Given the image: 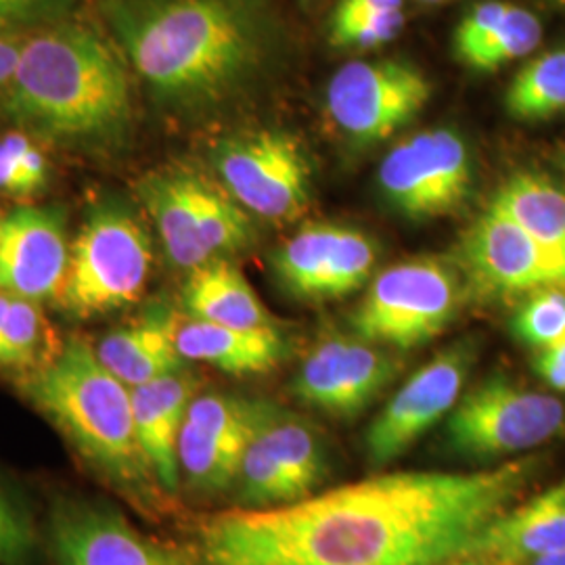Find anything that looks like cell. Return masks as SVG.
Listing matches in <instances>:
<instances>
[{"mask_svg":"<svg viewBox=\"0 0 565 565\" xmlns=\"http://www.w3.org/2000/svg\"><path fill=\"white\" fill-rule=\"evenodd\" d=\"M534 459L478 471H394L200 525L205 565H448L522 494Z\"/></svg>","mask_w":565,"mask_h":565,"instance_id":"6da1fadb","label":"cell"},{"mask_svg":"<svg viewBox=\"0 0 565 565\" xmlns=\"http://www.w3.org/2000/svg\"><path fill=\"white\" fill-rule=\"evenodd\" d=\"M99 13L153 97L179 109L223 102L266 53L260 0H99Z\"/></svg>","mask_w":565,"mask_h":565,"instance_id":"7a4b0ae2","label":"cell"},{"mask_svg":"<svg viewBox=\"0 0 565 565\" xmlns=\"http://www.w3.org/2000/svg\"><path fill=\"white\" fill-rule=\"evenodd\" d=\"M4 114L82 151H114L132 132V84L118 44L81 21L28 34Z\"/></svg>","mask_w":565,"mask_h":565,"instance_id":"3957f363","label":"cell"},{"mask_svg":"<svg viewBox=\"0 0 565 565\" xmlns=\"http://www.w3.org/2000/svg\"><path fill=\"white\" fill-rule=\"evenodd\" d=\"M21 392L107 484L139 507L156 505L160 482L137 436L130 387L90 343L70 340L21 380Z\"/></svg>","mask_w":565,"mask_h":565,"instance_id":"277c9868","label":"cell"},{"mask_svg":"<svg viewBox=\"0 0 565 565\" xmlns=\"http://www.w3.org/2000/svg\"><path fill=\"white\" fill-rule=\"evenodd\" d=\"M151 239L121 203L93 207L70 249L61 308L93 319L137 302L151 273Z\"/></svg>","mask_w":565,"mask_h":565,"instance_id":"5b68a950","label":"cell"},{"mask_svg":"<svg viewBox=\"0 0 565 565\" xmlns=\"http://www.w3.org/2000/svg\"><path fill=\"white\" fill-rule=\"evenodd\" d=\"M461 285L440 260L419 258L385 268L356 306L352 327L366 342L413 350L431 342L455 319Z\"/></svg>","mask_w":565,"mask_h":565,"instance_id":"8992f818","label":"cell"},{"mask_svg":"<svg viewBox=\"0 0 565 565\" xmlns=\"http://www.w3.org/2000/svg\"><path fill=\"white\" fill-rule=\"evenodd\" d=\"M564 427L559 398L492 377L459 398L450 411L446 438L457 455L490 461L545 445Z\"/></svg>","mask_w":565,"mask_h":565,"instance_id":"52a82bcc","label":"cell"},{"mask_svg":"<svg viewBox=\"0 0 565 565\" xmlns=\"http://www.w3.org/2000/svg\"><path fill=\"white\" fill-rule=\"evenodd\" d=\"M214 166L228 195L266 221H296L310 203V163L298 141L279 130L224 139Z\"/></svg>","mask_w":565,"mask_h":565,"instance_id":"ba28073f","label":"cell"},{"mask_svg":"<svg viewBox=\"0 0 565 565\" xmlns=\"http://www.w3.org/2000/svg\"><path fill=\"white\" fill-rule=\"evenodd\" d=\"M431 84L403 61H354L327 86V114L352 141H384L417 118Z\"/></svg>","mask_w":565,"mask_h":565,"instance_id":"9c48e42d","label":"cell"},{"mask_svg":"<svg viewBox=\"0 0 565 565\" xmlns=\"http://www.w3.org/2000/svg\"><path fill=\"white\" fill-rule=\"evenodd\" d=\"M380 184L390 203L411 218L452 212L471 186L463 139L450 130H425L406 139L385 156Z\"/></svg>","mask_w":565,"mask_h":565,"instance_id":"30bf717a","label":"cell"},{"mask_svg":"<svg viewBox=\"0 0 565 565\" xmlns=\"http://www.w3.org/2000/svg\"><path fill=\"white\" fill-rule=\"evenodd\" d=\"M471 366V345L457 343L415 371L364 436L366 459L384 467L415 445L457 406Z\"/></svg>","mask_w":565,"mask_h":565,"instance_id":"8fae6325","label":"cell"},{"mask_svg":"<svg viewBox=\"0 0 565 565\" xmlns=\"http://www.w3.org/2000/svg\"><path fill=\"white\" fill-rule=\"evenodd\" d=\"M270 406L226 394L195 396L179 438V463L189 484L200 492H223L235 484L245 448Z\"/></svg>","mask_w":565,"mask_h":565,"instance_id":"7c38bea8","label":"cell"},{"mask_svg":"<svg viewBox=\"0 0 565 565\" xmlns=\"http://www.w3.org/2000/svg\"><path fill=\"white\" fill-rule=\"evenodd\" d=\"M398 369L394 356L363 338L335 335L306 356L291 390L329 417L352 419L384 392Z\"/></svg>","mask_w":565,"mask_h":565,"instance_id":"4fadbf2b","label":"cell"},{"mask_svg":"<svg viewBox=\"0 0 565 565\" xmlns=\"http://www.w3.org/2000/svg\"><path fill=\"white\" fill-rule=\"evenodd\" d=\"M377 260L375 243L361 231L312 224L273 258L285 289L303 300H335L359 291Z\"/></svg>","mask_w":565,"mask_h":565,"instance_id":"5bb4252c","label":"cell"},{"mask_svg":"<svg viewBox=\"0 0 565 565\" xmlns=\"http://www.w3.org/2000/svg\"><path fill=\"white\" fill-rule=\"evenodd\" d=\"M60 565H200L189 553L141 534L120 513L93 503H61L51 520Z\"/></svg>","mask_w":565,"mask_h":565,"instance_id":"9a60e30c","label":"cell"},{"mask_svg":"<svg viewBox=\"0 0 565 565\" xmlns=\"http://www.w3.org/2000/svg\"><path fill=\"white\" fill-rule=\"evenodd\" d=\"M463 256L476 281L497 294L565 287V256L492 207L467 233Z\"/></svg>","mask_w":565,"mask_h":565,"instance_id":"2e32d148","label":"cell"},{"mask_svg":"<svg viewBox=\"0 0 565 565\" xmlns=\"http://www.w3.org/2000/svg\"><path fill=\"white\" fill-rule=\"evenodd\" d=\"M70 249L60 210L28 205L2 216L0 287L30 302H60Z\"/></svg>","mask_w":565,"mask_h":565,"instance_id":"e0dca14e","label":"cell"},{"mask_svg":"<svg viewBox=\"0 0 565 565\" xmlns=\"http://www.w3.org/2000/svg\"><path fill=\"white\" fill-rule=\"evenodd\" d=\"M565 548V478L522 505H511L476 539L465 557L527 565Z\"/></svg>","mask_w":565,"mask_h":565,"instance_id":"ac0fdd59","label":"cell"},{"mask_svg":"<svg viewBox=\"0 0 565 565\" xmlns=\"http://www.w3.org/2000/svg\"><path fill=\"white\" fill-rule=\"evenodd\" d=\"M195 392V377L182 371L153 380L149 384L130 387L135 427L142 452L166 492L179 490V438Z\"/></svg>","mask_w":565,"mask_h":565,"instance_id":"d6986e66","label":"cell"},{"mask_svg":"<svg viewBox=\"0 0 565 565\" xmlns=\"http://www.w3.org/2000/svg\"><path fill=\"white\" fill-rule=\"evenodd\" d=\"M174 335L184 361L212 364L233 375L273 371L289 352V343L277 327L237 329L189 319L177 323Z\"/></svg>","mask_w":565,"mask_h":565,"instance_id":"ffe728a7","label":"cell"},{"mask_svg":"<svg viewBox=\"0 0 565 565\" xmlns=\"http://www.w3.org/2000/svg\"><path fill=\"white\" fill-rule=\"evenodd\" d=\"M182 302L191 319L207 323L237 329L275 327L254 287L235 264L226 260H210L191 270Z\"/></svg>","mask_w":565,"mask_h":565,"instance_id":"44dd1931","label":"cell"},{"mask_svg":"<svg viewBox=\"0 0 565 565\" xmlns=\"http://www.w3.org/2000/svg\"><path fill=\"white\" fill-rule=\"evenodd\" d=\"M139 195L147 205L168 258L184 270H195L210 263V254L202 242L195 200L193 174L162 172L149 174L139 184Z\"/></svg>","mask_w":565,"mask_h":565,"instance_id":"7402d4cb","label":"cell"},{"mask_svg":"<svg viewBox=\"0 0 565 565\" xmlns=\"http://www.w3.org/2000/svg\"><path fill=\"white\" fill-rule=\"evenodd\" d=\"M174 333V321L151 317L109 333L95 350L120 382L137 387L182 371L184 359Z\"/></svg>","mask_w":565,"mask_h":565,"instance_id":"603a6c76","label":"cell"},{"mask_svg":"<svg viewBox=\"0 0 565 565\" xmlns=\"http://www.w3.org/2000/svg\"><path fill=\"white\" fill-rule=\"evenodd\" d=\"M258 436L302 499L323 484L329 463L321 436L312 425L273 404Z\"/></svg>","mask_w":565,"mask_h":565,"instance_id":"cb8c5ba5","label":"cell"},{"mask_svg":"<svg viewBox=\"0 0 565 565\" xmlns=\"http://www.w3.org/2000/svg\"><path fill=\"white\" fill-rule=\"evenodd\" d=\"M490 207L565 256V193L551 182L527 172L515 174L497 191Z\"/></svg>","mask_w":565,"mask_h":565,"instance_id":"d4e9b609","label":"cell"},{"mask_svg":"<svg viewBox=\"0 0 565 565\" xmlns=\"http://www.w3.org/2000/svg\"><path fill=\"white\" fill-rule=\"evenodd\" d=\"M505 105L518 120H546L565 111V49L527 61L511 82Z\"/></svg>","mask_w":565,"mask_h":565,"instance_id":"484cf974","label":"cell"},{"mask_svg":"<svg viewBox=\"0 0 565 565\" xmlns=\"http://www.w3.org/2000/svg\"><path fill=\"white\" fill-rule=\"evenodd\" d=\"M193 200L202 242L214 260L223 254H235L254 242V223L228 193L218 191L210 182L193 177Z\"/></svg>","mask_w":565,"mask_h":565,"instance_id":"4316f807","label":"cell"},{"mask_svg":"<svg viewBox=\"0 0 565 565\" xmlns=\"http://www.w3.org/2000/svg\"><path fill=\"white\" fill-rule=\"evenodd\" d=\"M44 321L39 303L0 294V369H30L39 361Z\"/></svg>","mask_w":565,"mask_h":565,"instance_id":"83f0119b","label":"cell"},{"mask_svg":"<svg viewBox=\"0 0 565 565\" xmlns=\"http://www.w3.org/2000/svg\"><path fill=\"white\" fill-rule=\"evenodd\" d=\"M258 434L245 448L237 482H235L239 486L243 507L263 509V507L289 505L300 501L302 497L298 488L273 459V455L268 452Z\"/></svg>","mask_w":565,"mask_h":565,"instance_id":"f1b7e54d","label":"cell"},{"mask_svg":"<svg viewBox=\"0 0 565 565\" xmlns=\"http://www.w3.org/2000/svg\"><path fill=\"white\" fill-rule=\"evenodd\" d=\"M543 39L541 20L518 4H511L505 20L486 39L484 44L465 61L467 67L494 72L505 63L530 55Z\"/></svg>","mask_w":565,"mask_h":565,"instance_id":"f546056e","label":"cell"},{"mask_svg":"<svg viewBox=\"0 0 565 565\" xmlns=\"http://www.w3.org/2000/svg\"><path fill=\"white\" fill-rule=\"evenodd\" d=\"M515 335L539 352L565 340V287L527 294L513 319Z\"/></svg>","mask_w":565,"mask_h":565,"instance_id":"4dcf8cb0","label":"cell"},{"mask_svg":"<svg viewBox=\"0 0 565 565\" xmlns=\"http://www.w3.org/2000/svg\"><path fill=\"white\" fill-rule=\"evenodd\" d=\"M403 11H390L366 15L356 20L331 21V44L340 49H359L369 51L377 49L385 42L394 41L403 30Z\"/></svg>","mask_w":565,"mask_h":565,"instance_id":"1f68e13d","label":"cell"},{"mask_svg":"<svg viewBox=\"0 0 565 565\" xmlns=\"http://www.w3.org/2000/svg\"><path fill=\"white\" fill-rule=\"evenodd\" d=\"M509 7V2L488 0L480 2L465 15L455 32V53L459 61L465 63L484 44L486 39L497 30V25L505 20Z\"/></svg>","mask_w":565,"mask_h":565,"instance_id":"d6a6232c","label":"cell"},{"mask_svg":"<svg viewBox=\"0 0 565 565\" xmlns=\"http://www.w3.org/2000/svg\"><path fill=\"white\" fill-rule=\"evenodd\" d=\"M34 548V532L15 503L0 492V565H18Z\"/></svg>","mask_w":565,"mask_h":565,"instance_id":"836d02e7","label":"cell"},{"mask_svg":"<svg viewBox=\"0 0 565 565\" xmlns=\"http://www.w3.org/2000/svg\"><path fill=\"white\" fill-rule=\"evenodd\" d=\"M72 0H0V32H25L30 25L60 20Z\"/></svg>","mask_w":565,"mask_h":565,"instance_id":"e575fe53","label":"cell"},{"mask_svg":"<svg viewBox=\"0 0 565 565\" xmlns=\"http://www.w3.org/2000/svg\"><path fill=\"white\" fill-rule=\"evenodd\" d=\"M30 149L32 142L20 132H11L0 139V193L13 198H28L21 160Z\"/></svg>","mask_w":565,"mask_h":565,"instance_id":"d590c367","label":"cell"},{"mask_svg":"<svg viewBox=\"0 0 565 565\" xmlns=\"http://www.w3.org/2000/svg\"><path fill=\"white\" fill-rule=\"evenodd\" d=\"M25 32H0V97L7 95L20 67Z\"/></svg>","mask_w":565,"mask_h":565,"instance_id":"8d00e7d4","label":"cell"},{"mask_svg":"<svg viewBox=\"0 0 565 565\" xmlns=\"http://www.w3.org/2000/svg\"><path fill=\"white\" fill-rule=\"evenodd\" d=\"M390 11H403V0H340L331 21L356 20Z\"/></svg>","mask_w":565,"mask_h":565,"instance_id":"74e56055","label":"cell"},{"mask_svg":"<svg viewBox=\"0 0 565 565\" xmlns=\"http://www.w3.org/2000/svg\"><path fill=\"white\" fill-rule=\"evenodd\" d=\"M536 371L551 387L565 392V340L539 352Z\"/></svg>","mask_w":565,"mask_h":565,"instance_id":"f35d334b","label":"cell"},{"mask_svg":"<svg viewBox=\"0 0 565 565\" xmlns=\"http://www.w3.org/2000/svg\"><path fill=\"white\" fill-rule=\"evenodd\" d=\"M527 565H565V548L557 551V553L545 555V557H541V559H534L532 564Z\"/></svg>","mask_w":565,"mask_h":565,"instance_id":"ab89813d","label":"cell"},{"mask_svg":"<svg viewBox=\"0 0 565 565\" xmlns=\"http://www.w3.org/2000/svg\"><path fill=\"white\" fill-rule=\"evenodd\" d=\"M448 565H501L494 564V562H488V559H482V557H459V559H455V562H450Z\"/></svg>","mask_w":565,"mask_h":565,"instance_id":"60d3db41","label":"cell"},{"mask_svg":"<svg viewBox=\"0 0 565 565\" xmlns=\"http://www.w3.org/2000/svg\"><path fill=\"white\" fill-rule=\"evenodd\" d=\"M422 2H443V0H422Z\"/></svg>","mask_w":565,"mask_h":565,"instance_id":"b9f144b4","label":"cell"},{"mask_svg":"<svg viewBox=\"0 0 565 565\" xmlns=\"http://www.w3.org/2000/svg\"><path fill=\"white\" fill-rule=\"evenodd\" d=\"M0 289H2V287H0Z\"/></svg>","mask_w":565,"mask_h":565,"instance_id":"7bdbcfd3","label":"cell"}]
</instances>
